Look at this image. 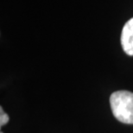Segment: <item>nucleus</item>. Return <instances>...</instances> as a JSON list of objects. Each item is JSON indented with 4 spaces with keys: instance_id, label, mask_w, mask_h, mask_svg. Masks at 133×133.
<instances>
[{
    "instance_id": "1",
    "label": "nucleus",
    "mask_w": 133,
    "mask_h": 133,
    "mask_svg": "<svg viewBox=\"0 0 133 133\" xmlns=\"http://www.w3.org/2000/svg\"><path fill=\"white\" fill-rule=\"evenodd\" d=\"M112 114L121 123L133 124V92H114L110 97Z\"/></svg>"
},
{
    "instance_id": "2",
    "label": "nucleus",
    "mask_w": 133,
    "mask_h": 133,
    "mask_svg": "<svg viewBox=\"0 0 133 133\" xmlns=\"http://www.w3.org/2000/svg\"><path fill=\"white\" fill-rule=\"evenodd\" d=\"M121 45L128 55H133V17L127 21L121 33Z\"/></svg>"
},
{
    "instance_id": "3",
    "label": "nucleus",
    "mask_w": 133,
    "mask_h": 133,
    "mask_svg": "<svg viewBox=\"0 0 133 133\" xmlns=\"http://www.w3.org/2000/svg\"><path fill=\"white\" fill-rule=\"evenodd\" d=\"M9 116L3 111V108H0V126H4L9 122Z\"/></svg>"
},
{
    "instance_id": "4",
    "label": "nucleus",
    "mask_w": 133,
    "mask_h": 133,
    "mask_svg": "<svg viewBox=\"0 0 133 133\" xmlns=\"http://www.w3.org/2000/svg\"><path fill=\"white\" fill-rule=\"evenodd\" d=\"M0 133H3V132H0Z\"/></svg>"
}]
</instances>
